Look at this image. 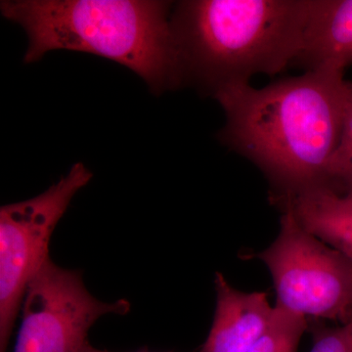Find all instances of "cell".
Here are the masks:
<instances>
[{"mask_svg":"<svg viewBox=\"0 0 352 352\" xmlns=\"http://www.w3.org/2000/svg\"><path fill=\"white\" fill-rule=\"evenodd\" d=\"M23 302L14 352H80L100 317L131 310L124 298L97 300L87 291L82 273L61 267L50 258L32 278Z\"/></svg>","mask_w":352,"mask_h":352,"instance_id":"cell-6","label":"cell"},{"mask_svg":"<svg viewBox=\"0 0 352 352\" xmlns=\"http://www.w3.org/2000/svg\"><path fill=\"white\" fill-rule=\"evenodd\" d=\"M214 98L226 116L219 140L263 171L272 201L328 189L329 164L352 106L344 71L322 67L261 88H226Z\"/></svg>","mask_w":352,"mask_h":352,"instance_id":"cell-1","label":"cell"},{"mask_svg":"<svg viewBox=\"0 0 352 352\" xmlns=\"http://www.w3.org/2000/svg\"><path fill=\"white\" fill-rule=\"evenodd\" d=\"M214 323L201 352H248L270 324L273 307L263 292L239 291L215 274Z\"/></svg>","mask_w":352,"mask_h":352,"instance_id":"cell-7","label":"cell"},{"mask_svg":"<svg viewBox=\"0 0 352 352\" xmlns=\"http://www.w3.org/2000/svg\"><path fill=\"white\" fill-rule=\"evenodd\" d=\"M92 173L76 163L38 196L0 208V352H6L28 287L50 258L55 227Z\"/></svg>","mask_w":352,"mask_h":352,"instance_id":"cell-5","label":"cell"},{"mask_svg":"<svg viewBox=\"0 0 352 352\" xmlns=\"http://www.w3.org/2000/svg\"><path fill=\"white\" fill-rule=\"evenodd\" d=\"M311 0H183L173 4L183 87L214 97L293 66L305 41Z\"/></svg>","mask_w":352,"mask_h":352,"instance_id":"cell-2","label":"cell"},{"mask_svg":"<svg viewBox=\"0 0 352 352\" xmlns=\"http://www.w3.org/2000/svg\"><path fill=\"white\" fill-rule=\"evenodd\" d=\"M329 187L336 193L352 196V106L342 136L329 164Z\"/></svg>","mask_w":352,"mask_h":352,"instance_id":"cell-11","label":"cell"},{"mask_svg":"<svg viewBox=\"0 0 352 352\" xmlns=\"http://www.w3.org/2000/svg\"><path fill=\"white\" fill-rule=\"evenodd\" d=\"M160 0H6L0 10L28 36L25 64L54 50L90 53L140 76L153 94L183 87L171 13Z\"/></svg>","mask_w":352,"mask_h":352,"instance_id":"cell-3","label":"cell"},{"mask_svg":"<svg viewBox=\"0 0 352 352\" xmlns=\"http://www.w3.org/2000/svg\"><path fill=\"white\" fill-rule=\"evenodd\" d=\"M293 66L305 72L352 66V0H311L302 48Z\"/></svg>","mask_w":352,"mask_h":352,"instance_id":"cell-8","label":"cell"},{"mask_svg":"<svg viewBox=\"0 0 352 352\" xmlns=\"http://www.w3.org/2000/svg\"><path fill=\"white\" fill-rule=\"evenodd\" d=\"M312 333L314 346L310 352H352V319L340 327L316 325Z\"/></svg>","mask_w":352,"mask_h":352,"instance_id":"cell-12","label":"cell"},{"mask_svg":"<svg viewBox=\"0 0 352 352\" xmlns=\"http://www.w3.org/2000/svg\"><path fill=\"white\" fill-rule=\"evenodd\" d=\"M307 327V317L275 305L267 328L248 352H296Z\"/></svg>","mask_w":352,"mask_h":352,"instance_id":"cell-10","label":"cell"},{"mask_svg":"<svg viewBox=\"0 0 352 352\" xmlns=\"http://www.w3.org/2000/svg\"><path fill=\"white\" fill-rule=\"evenodd\" d=\"M80 352H110L107 351H100V349H95V347L92 346L89 342H85V346H82V349H80Z\"/></svg>","mask_w":352,"mask_h":352,"instance_id":"cell-13","label":"cell"},{"mask_svg":"<svg viewBox=\"0 0 352 352\" xmlns=\"http://www.w3.org/2000/svg\"><path fill=\"white\" fill-rule=\"evenodd\" d=\"M279 234L258 258L267 266L276 305L289 311L347 323L352 319V261L307 231L281 208Z\"/></svg>","mask_w":352,"mask_h":352,"instance_id":"cell-4","label":"cell"},{"mask_svg":"<svg viewBox=\"0 0 352 352\" xmlns=\"http://www.w3.org/2000/svg\"><path fill=\"white\" fill-rule=\"evenodd\" d=\"M273 203L288 208L300 226L352 261V196L322 188Z\"/></svg>","mask_w":352,"mask_h":352,"instance_id":"cell-9","label":"cell"}]
</instances>
